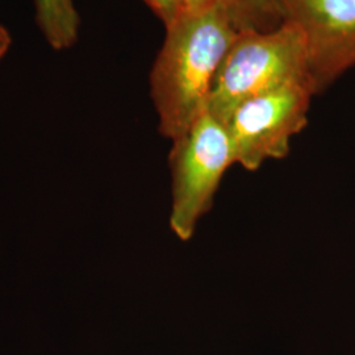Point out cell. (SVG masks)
Returning a JSON list of instances; mask_svg holds the SVG:
<instances>
[{"label": "cell", "mask_w": 355, "mask_h": 355, "mask_svg": "<svg viewBox=\"0 0 355 355\" xmlns=\"http://www.w3.org/2000/svg\"><path fill=\"white\" fill-rule=\"evenodd\" d=\"M283 21L299 29L315 95L355 66V0H279Z\"/></svg>", "instance_id": "5"}, {"label": "cell", "mask_w": 355, "mask_h": 355, "mask_svg": "<svg viewBox=\"0 0 355 355\" xmlns=\"http://www.w3.org/2000/svg\"><path fill=\"white\" fill-rule=\"evenodd\" d=\"M313 95L308 83L292 82L241 103L224 123L234 164L255 171L287 157L292 137L308 124Z\"/></svg>", "instance_id": "4"}, {"label": "cell", "mask_w": 355, "mask_h": 355, "mask_svg": "<svg viewBox=\"0 0 355 355\" xmlns=\"http://www.w3.org/2000/svg\"><path fill=\"white\" fill-rule=\"evenodd\" d=\"M1 26H1V24H0V28H1Z\"/></svg>", "instance_id": "11"}, {"label": "cell", "mask_w": 355, "mask_h": 355, "mask_svg": "<svg viewBox=\"0 0 355 355\" xmlns=\"http://www.w3.org/2000/svg\"><path fill=\"white\" fill-rule=\"evenodd\" d=\"M168 164L173 180L170 225L180 240L187 241L212 208L224 174L234 165L227 128L205 111L173 141Z\"/></svg>", "instance_id": "3"}, {"label": "cell", "mask_w": 355, "mask_h": 355, "mask_svg": "<svg viewBox=\"0 0 355 355\" xmlns=\"http://www.w3.org/2000/svg\"><path fill=\"white\" fill-rule=\"evenodd\" d=\"M165 26L174 23L182 13L179 0H145Z\"/></svg>", "instance_id": "8"}, {"label": "cell", "mask_w": 355, "mask_h": 355, "mask_svg": "<svg viewBox=\"0 0 355 355\" xmlns=\"http://www.w3.org/2000/svg\"><path fill=\"white\" fill-rule=\"evenodd\" d=\"M10 46H11V36L7 32V29L4 26H1L0 28V61L7 54Z\"/></svg>", "instance_id": "10"}, {"label": "cell", "mask_w": 355, "mask_h": 355, "mask_svg": "<svg viewBox=\"0 0 355 355\" xmlns=\"http://www.w3.org/2000/svg\"><path fill=\"white\" fill-rule=\"evenodd\" d=\"M41 33L55 51L71 48L78 40L79 15L73 0H35Z\"/></svg>", "instance_id": "6"}, {"label": "cell", "mask_w": 355, "mask_h": 355, "mask_svg": "<svg viewBox=\"0 0 355 355\" xmlns=\"http://www.w3.org/2000/svg\"><path fill=\"white\" fill-rule=\"evenodd\" d=\"M240 31H268L283 23L279 0H223Z\"/></svg>", "instance_id": "7"}, {"label": "cell", "mask_w": 355, "mask_h": 355, "mask_svg": "<svg viewBox=\"0 0 355 355\" xmlns=\"http://www.w3.org/2000/svg\"><path fill=\"white\" fill-rule=\"evenodd\" d=\"M221 0H179L182 13H195L214 7Z\"/></svg>", "instance_id": "9"}, {"label": "cell", "mask_w": 355, "mask_h": 355, "mask_svg": "<svg viewBox=\"0 0 355 355\" xmlns=\"http://www.w3.org/2000/svg\"><path fill=\"white\" fill-rule=\"evenodd\" d=\"M241 31L221 0L211 8L180 13L166 26L165 42L150 74V92L161 133L184 135L207 111L217 71Z\"/></svg>", "instance_id": "1"}, {"label": "cell", "mask_w": 355, "mask_h": 355, "mask_svg": "<svg viewBox=\"0 0 355 355\" xmlns=\"http://www.w3.org/2000/svg\"><path fill=\"white\" fill-rule=\"evenodd\" d=\"M292 82L312 87L299 29L283 21L268 31H242L220 64L207 111L224 124L241 103Z\"/></svg>", "instance_id": "2"}]
</instances>
